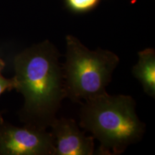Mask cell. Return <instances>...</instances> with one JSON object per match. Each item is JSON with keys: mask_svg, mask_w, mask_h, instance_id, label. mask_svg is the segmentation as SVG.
<instances>
[{"mask_svg": "<svg viewBox=\"0 0 155 155\" xmlns=\"http://www.w3.org/2000/svg\"><path fill=\"white\" fill-rule=\"evenodd\" d=\"M60 56L48 40L15 56V90L24 97L19 117L25 124L47 129L56 119L61 103L66 98Z\"/></svg>", "mask_w": 155, "mask_h": 155, "instance_id": "6da1fadb", "label": "cell"}, {"mask_svg": "<svg viewBox=\"0 0 155 155\" xmlns=\"http://www.w3.org/2000/svg\"><path fill=\"white\" fill-rule=\"evenodd\" d=\"M81 104L79 125L100 143L98 154H121L142 138L145 124L131 96L106 93Z\"/></svg>", "mask_w": 155, "mask_h": 155, "instance_id": "7a4b0ae2", "label": "cell"}, {"mask_svg": "<svg viewBox=\"0 0 155 155\" xmlns=\"http://www.w3.org/2000/svg\"><path fill=\"white\" fill-rule=\"evenodd\" d=\"M65 61L63 64L66 98L81 103L105 94L106 88L119 63L113 52L98 48L91 50L77 38H65Z\"/></svg>", "mask_w": 155, "mask_h": 155, "instance_id": "3957f363", "label": "cell"}, {"mask_svg": "<svg viewBox=\"0 0 155 155\" xmlns=\"http://www.w3.org/2000/svg\"><path fill=\"white\" fill-rule=\"evenodd\" d=\"M55 144L46 129L0 122V155H54Z\"/></svg>", "mask_w": 155, "mask_h": 155, "instance_id": "277c9868", "label": "cell"}, {"mask_svg": "<svg viewBox=\"0 0 155 155\" xmlns=\"http://www.w3.org/2000/svg\"><path fill=\"white\" fill-rule=\"evenodd\" d=\"M50 127L55 144L54 155L94 154V138L85 135L73 119L56 118Z\"/></svg>", "mask_w": 155, "mask_h": 155, "instance_id": "5b68a950", "label": "cell"}, {"mask_svg": "<svg viewBox=\"0 0 155 155\" xmlns=\"http://www.w3.org/2000/svg\"><path fill=\"white\" fill-rule=\"evenodd\" d=\"M139 60L132 69V74L139 81L145 94L155 97V50L146 48L138 53Z\"/></svg>", "mask_w": 155, "mask_h": 155, "instance_id": "8992f818", "label": "cell"}, {"mask_svg": "<svg viewBox=\"0 0 155 155\" xmlns=\"http://www.w3.org/2000/svg\"><path fill=\"white\" fill-rule=\"evenodd\" d=\"M101 0H65V6L70 11L76 14H83L94 10Z\"/></svg>", "mask_w": 155, "mask_h": 155, "instance_id": "52a82bcc", "label": "cell"}, {"mask_svg": "<svg viewBox=\"0 0 155 155\" xmlns=\"http://www.w3.org/2000/svg\"><path fill=\"white\" fill-rule=\"evenodd\" d=\"M6 64L3 59L0 58V96L5 92L6 91H12V89H15L16 88V81H15V78H6L5 76L2 75V71L5 68ZM4 121L2 115L0 112V122Z\"/></svg>", "mask_w": 155, "mask_h": 155, "instance_id": "ba28073f", "label": "cell"}]
</instances>
